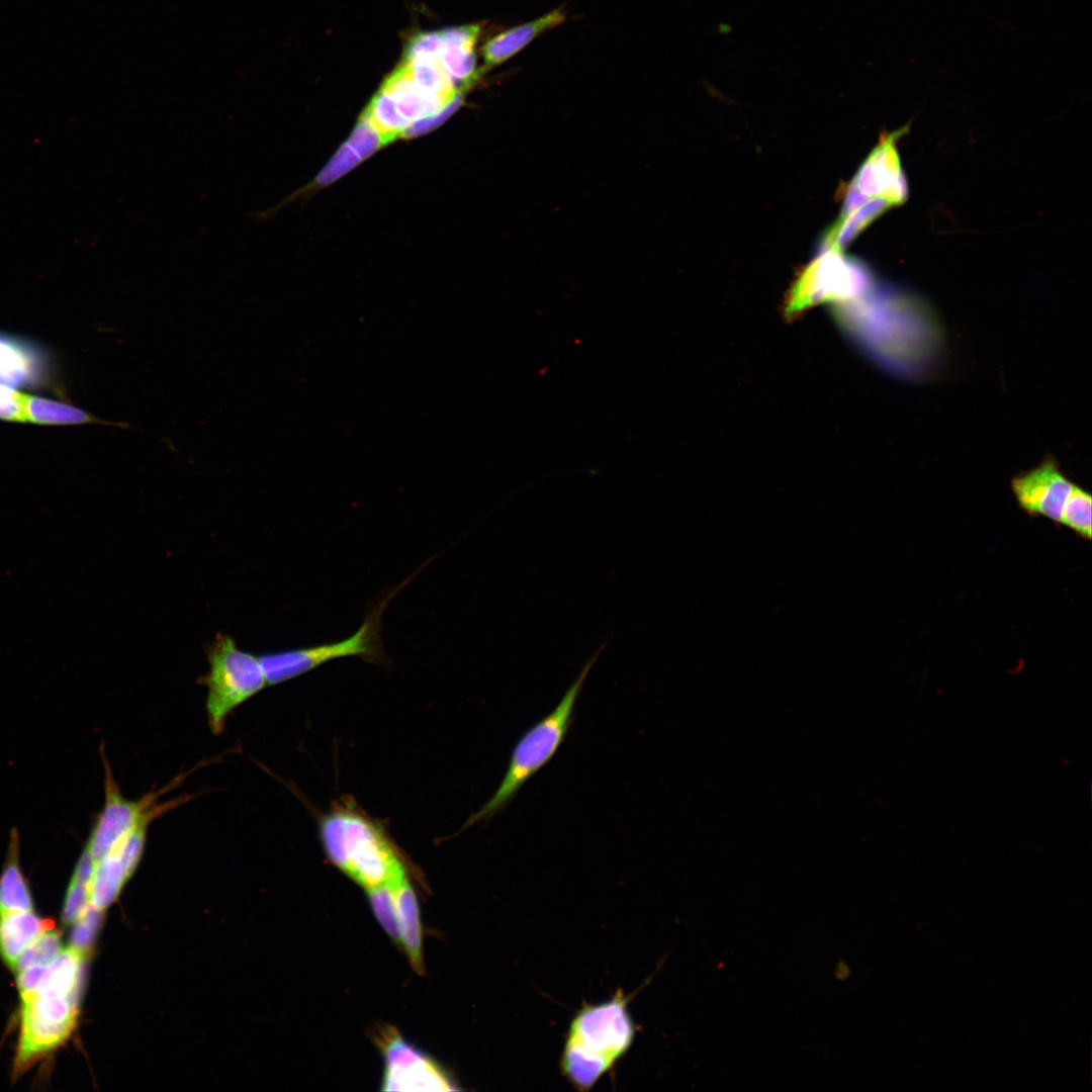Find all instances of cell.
Listing matches in <instances>:
<instances>
[{"instance_id": "6da1fadb", "label": "cell", "mask_w": 1092, "mask_h": 1092, "mask_svg": "<svg viewBox=\"0 0 1092 1092\" xmlns=\"http://www.w3.org/2000/svg\"><path fill=\"white\" fill-rule=\"evenodd\" d=\"M628 1002L619 990L610 1000L584 1004L575 1014L560 1061L572 1078L595 1084L630 1050L636 1029Z\"/></svg>"}, {"instance_id": "7a4b0ae2", "label": "cell", "mask_w": 1092, "mask_h": 1092, "mask_svg": "<svg viewBox=\"0 0 1092 1092\" xmlns=\"http://www.w3.org/2000/svg\"><path fill=\"white\" fill-rule=\"evenodd\" d=\"M606 644L601 645L585 662L556 707L519 738L499 786L487 802L469 818L466 825L487 820L505 809L522 787L551 761L573 724L575 707L583 684Z\"/></svg>"}, {"instance_id": "3957f363", "label": "cell", "mask_w": 1092, "mask_h": 1092, "mask_svg": "<svg viewBox=\"0 0 1092 1092\" xmlns=\"http://www.w3.org/2000/svg\"><path fill=\"white\" fill-rule=\"evenodd\" d=\"M321 838L331 861L365 889L393 886L406 877L385 835L358 813L338 810L326 816Z\"/></svg>"}, {"instance_id": "277c9868", "label": "cell", "mask_w": 1092, "mask_h": 1092, "mask_svg": "<svg viewBox=\"0 0 1092 1092\" xmlns=\"http://www.w3.org/2000/svg\"><path fill=\"white\" fill-rule=\"evenodd\" d=\"M206 658L208 670L197 682L207 690V722L217 735L224 729L228 717L268 684L259 655L240 648L226 633H216L206 648Z\"/></svg>"}, {"instance_id": "5b68a950", "label": "cell", "mask_w": 1092, "mask_h": 1092, "mask_svg": "<svg viewBox=\"0 0 1092 1092\" xmlns=\"http://www.w3.org/2000/svg\"><path fill=\"white\" fill-rule=\"evenodd\" d=\"M873 288V275L859 260L828 249L818 253L794 280L785 300V315L794 318L821 303L853 300Z\"/></svg>"}, {"instance_id": "8992f818", "label": "cell", "mask_w": 1092, "mask_h": 1092, "mask_svg": "<svg viewBox=\"0 0 1092 1092\" xmlns=\"http://www.w3.org/2000/svg\"><path fill=\"white\" fill-rule=\"evenodd\" d=\"M398 588L379 601L366 615L359 629L342 641L259 655L268 686L294 678L336 658L360 656L365 660L381 662L384 658L380 637L381 617Z\"/></svg>"}, {"instance_id": "52a82bcc", "label": "cell", "mask_w": 1092, "mask_h": 1092, "mask_svg": "<svg viewBox=\"0 0 1092 1092\" xmlns=\"http://www.w3.org/2000/svg\"><path fill=\"white\" fill-rule=\"evenodd\" d=\"M105 770L104 807L91 828L84 848L94 858L103 855L140 824L154 821L182 802L178 799L158 804L164 790L149 793L140 800H127L120 793L108 765Z\"/></svg>"}, {"instance_id": "ba28073f", "label": "cell", "mask_w": 1092, "mask_h": 1092, "mask_svg": "<svg viewBox=\"0 0 1092 1092\" xmlns=\"http://www.w3.org/2000/svg\"><path fill=\"white\" fill-rule=\"evenodd\" d=\"M385 1071L384 1091H452L455 1082L433 1059L407 1042L393 1027L378 1035Z\"/></svg>"}, {"instance_id": "9c48e42d", "label": "cell", "mask_w": 1092, "mask_h": 1092, "mask_svg": "<svg viewBox=\"0 0 1092 1092\" xmlns=\"http://www.w3.org/2000/svg\"><path fill=\"white\" fill-rule=\"evenodd\" d=\"M902 131L890 134L873 150L846 187L840 216L872 198H882L892 205L905 201L907 189L900 167L895 141Z\"/></svg>"}, {"instance_id": "30bf717a", "label": "cell", "mask_w": 1092, "mask_h": 1092, "mask_svg": "<svg viewBox=\"0 0 1092 1092\" xmlns=\"http://www.w3.org/2000/svg\"><path fill=\"white\" fill-rule=\"evenodd\" d=\"M0 382L16 388H53L56 369L47 349L14 334L0 331Z\"/></svg>"}, {"instance_id": "8fae6325", "label": "cell", "mask_w": 1092, "mask_h": 1092, "mask_svg": "<svg viewBox=\"0 0 1092 1092\" xmlns=\"http://www.w3.org/2000/svg\"><path fill=\"white\" fill-rule=\"evenodd\" d=\"M1073 485L1052 458L1011 480L1012 491L1021 510L1031 517L1043 516L1057 524H1060Z\"/></svg>"}, {"instance_id": "7c38bea8", "label": "cell", "mask_w": 1092, "mask_h": 1092, "mask_svg": "<svg viewBox=\"0 0 1092 1092\" xmlns=\"http://www.w3.org/2000/svg\"><path fill=\"white\" fill-rule=\"evenodd\" d=\"M565 17V12L557 8L534 20L495 34L481 49L485 67L491 68L505 63L536 37L561 24Z\"/></svg>"}, {"instance_id": "4fadbf2b", "label": "cell", "mask_w": 1092, "mask_h": 1092, "mask_svg": "<svg viewBox=\"0 0 1092 1092\" xmlns=\"http://www.w3.org/2000/svg\"><path fill=\"white\" fill-rule=\"evenodd\" d=\"M26 422L41 426L104 425L126 429L128 423L101 419L66 400L34 394L25 397Z\"/></svg>"}, {"instance_id": "5bb4252c", "label": "cell", "mask_w": 1092, "mask_h": 1092, "mask_svg": "<svg viewBox=\"0 0 1092 1092\" xmlns=\"http://www.w3.org/2000/svg\"><path fill=\"white\" fill-rule=\"evenodd\" d=\"M394 100L401 116L411 124L442 110L450 101L425 93L412 79L402 63L381 86Z\"/></svg>"}, {"instance_id": "9a60e30c", "label": "cell", "mask_w": 1092, "mask_h": 1092, "mask_svg": "<svg viewBox=\"0 0 1092 1092\" xmlns=\"http://www.w3.org/2000/svg\"><path fill=\"white\" fill-rule=\"evenodd\" d=\"M54 922L30 911L0 913V953L13 969L24 948L39 934L51 930Z\"/></svg>"}, {"instance_id": "2e32d148", "label": "cell", "mask_w": 1092, "mask_h": 1092, "mask_svg": "<svg viewBox=\"0 0 1092 1092\" xmlns=\"http://www.w3.org/2000/svg\"><path fill=\"white\" fill-rule=\"evenodd\" d=\"M75 1023L50 1022L32 1016L22 1015L21 1035L16 1058L17 1069H22L32 1060L63 1043L70 1035Z\"/></svg>"}, {"instance_id": "e0dca14e", "label": "cell", "mask_w": 1092, "mask_h": 1092, "mask_svg": "<svg viewBox=\"0 0 1092 1092\" xmlns=\"http://www.w3.org/2000/svg\"><path fill=\"white\" fill-rule=\"evenodd\" d=\"M391 888L395 899L401 946L404 947L414 970L423 974L422 928L416 894L406 877Z\"/></svg>"}, {"instance_id": "ac0fdd59", "label": "cell", "mask_w": 1092, "mask_h": 1092, "mask_svg": "<svg viewBox=\"0 0 1092 1092\" xmlns=\"http://www.w3.org/2000/svg\"><path fill=\"white\" fill-rule=\"evenodd\" d=\"M893 206L882 198H872L838 219L825 232L819 252L833 249L842 251L867 225Z\"/></svg>"}, {"instance_id": "d6986e66", "label": "cell", "mask_w": 1092, "mask_h": 1092, "mask_svg": "<svg viewBox=\"0 0 1092 1092\" xmlns=\"http://www.w3.org/2000/svg\"><path fill=\"white\" fill-rule=\"evenodd\" d=\"M81 954L72 947L62 949L47 967L37 989L30 994L51 997L78 995Z\"/></svg>"}, {"instance_id": "ffe728a7", "label": "cell", "mask_w": 1092, "mask_h": 1092, "mask_svg": "<svg viewBox=\"0 0 1092 1092\" xmlns=\"http://www.w3.org/2000/svg\"><path fill=\"white\" fill-rule=\"evenodd\" d=\"M7 862L0 878V913L30 911L31 896L18 864V838L10 839Z\"/></svg>"}, {"instance_id": "44dd1931", "label": "cell", "mask_w": 1092, "mask_h": 1092, "mask_svg": "<svg viewBox=\"0 0 1092 1092\" xmlns=\"http://www.w3.org/2000/svg\"><path fill=\"white\" fill-rule=\"evenodd\" d=\"M402 63L414 82L425 93L450 101L459 91L455 90V85L439 58L421 57L403 60Z\"/></svg>"}, {"instance_id": "7402d4cb", "label": "cell", "mask_w": 1092, "mask_h": 1092, "mask_svg": "<svg viewBox=\"0 0 1092 1092\" xmlns=\"http://www.w3.org/2000/svg\"><path fill=\"white\" fill-rule=\"evenodd\" d=\"M77 997L78 995L51 997L36 994L23 996L22 1015L50 1022L75 1023Z\"/></svg>"}, {"instance_id": "603a6c76", "label": "cell", "mask_w": 1092, "mask_h": 1092, "mask_svg": "<svg viewBox=\"0 0 1092 1092\" xmlns=\"http://www.w3.org/2000/svg\"><path fill=\"white\" fill-rule=\"evenodd\" d=\"M453 84L468 89L481 74L476 66L474 46L445 43L439 56Z\"/></svg>"}, {"instance_id": "cb8c5ba5", "label": "cell", "mask_w": 1092, "mask_h": 1092, "mask_svg": "<svg viewBox=\"0 0 1092 1092\" xmlns=\"http://www.w3.org/2000/svg\"><path fill=\"white\" fill-rule=\"evenodd\" d=\"M364 114L387 142L402 135L410 123L401 116L390 94L382 87L372 98Z\"/></svg>"}, {"instance_id": "d4e9b609", "label": "cell", "mask_w": 1092, "mask_h": 1092, "mask_svg": "<svg viewBox=\"0 0 1092 1092\" xmlns=\"http://www.w3.org/2000/svg\"><path fill=\"white\" fill-rule=\"evenodd\" d=\"M1091 513L1090 493L1074 484L1065 504L1060 525L1071 529L1079 537L1090 540L1092 536Z\"/></svg>"}, {"instance_id": "484cf974", "label": "cell", "mask_w": 1092, "mask_h": 1092, "mask_svg": "<svg viewBox=\"0 0 1092 1092\" xmlns=\"http://www.w3.org/2000/svg\"><path fill=\"white\" fill-rule=\"evenodd\" d=\"M371 908L390 938L401 946V935L391 886L382 884L365 889Z\"/></svg>"}, {"instance_id": "4316f807", "label": "cell", "mask_w": 1092, "mask_h": 1092, "mask_svg": "<svg viewBox=\"0 0 1092 1092\" xmlns=\"http://www.w3.org/2000/svg\"><path fill=\"white\" fill-rule=\"evenodd\" d=\"M61 950L60 933L52 929L48 930L24 948L13 969L19 972L32 965H49Z\"/></svg>"}, {"instance_id": "83f0119b", "label": "cell", "mask_w": 1092, "mask_h": 1092, "mask_svg": "<svg viewBox=\"0 0 1092 1092\" xmlns=\"http://www.w3.org/2000/svg\"><path fill=\"white\" fill-rule=\"evenodd\" d=\"M387 143L385 138L365 114L362 115L349 140L346 142L361 161L371 156Z\"/></svg>"}, {"instance_id": "f1b7e54d", "label": "cell", "mask_w": 1092, "mask_h": 1092, "mask_svg": "<svg viewBox=\"0 0 1092 1092\" xmlns=\"http://www.w3.org/2000/svg\"><path fill=\"white\" fill-rule=\"evenodd\" d=\"M361 162L357 154L345 143L334 155L331 161L318 173L308 187L298 190L305 191L314 187H323L334 182L344 174L352 170Z\"/></svg>"}, {"instance_id": "f546056e", "label": "cell", "mask_w": 1092, "mask_h": 1092, "mask_svg": "<svg viewBox=\"0 0 1092 1092\" xmlns=\"http://www.w3.org/2000/svg\"><path fill=\"white\" fill-rule=\"evenodd\" d=\"M25 397L19 388L0 382V421L25 423Z\"/></svg>"}, {"instance_id": "4dcf8cb0", "label": "cell", "mask_w": 1092, "mask_h": 1092, "mask_svg": "<svg viewBox=\"0 0 1092 1092\" xmlns=\"http://www.w3.org/2000/svg\"><path fill=\"white\" fill-rule=\"evenodd\" d=\"M463 99L464 93L462 90H459L442 110L411 123L402 133V136L415 138L436 128L461 106Z\"/></svg>"}, {"instance_id": "1f68e13d", "label": "cell", "mask_w": 1092, "mask_h": 1092, "mask_svg": "<svg viewBox=\"0 0 1092 1092\" xmlns=\"http://www.w3.org/2000/svg\"><path fill=\"white\" fill-rule=\"evenodd\" d=\"M444 47L441 31L421 32L406 46L403 60L421 57L439 58Z\"/></svg>"}, {"instance_id": "d6a6232c", "label": "cell", "mask_w": 1092, "mask_h": 1092, "mask_svg": "<svg viewBox=\"0 0 1092 1092\" xmlns=\"http://www.w3.org/2000/svg\"><path fill=\"white\" fill-rule=\"evenodd\" d=\"M98 922V913L93 910H87L85 914L81 915V920L76 924L71 935L72 948L76 949L80 953H84L95 934V930Z\"/></svg>"}, {"instance_id": "836d02e7", "label": "cell", "mask_w": 1092, "mask_h": 1092, "mask_svg": "<svg viewBox=\"0 0 1092 1092\" xmlns=\"http://www.w3.org/2000/svg\"><path fill=\"white\" fill-rule=\"evenodd\" d=\"M88 896L87 886L72 879L68 888L63 911L64 922L73 923L80 918L86 906Z\"/></svg>"}, {"instance_id": "e575fe53", "label": "cell", "mask_w": 1092, "mask_h": 1092, "mask_svg": "<svg viewBox=\"0 0 1092 1092\" xmlns=\"http://www.w3.org/2000/svg\"><path fill=\"white\" fill-rule=\"evenodd\" d=\"M46 971V965H32L19 971L17 985L21 996L28 995L37 989Z\"/></svg>"}]
</instances>
